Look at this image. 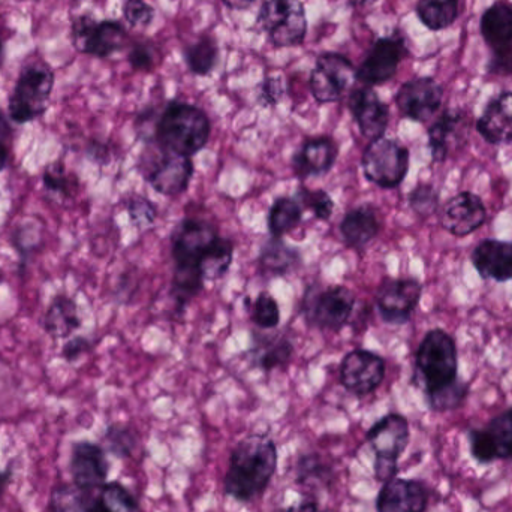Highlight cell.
<instances>
[{"label": "cell", "mask_w": 512, "mask_h": 512, "mask_svg": "<svg viewBox=\"0 0 512 512\" xmlns=\"http://www.w3.org/2000/svg\"><path fill=\"white\" fill-rule=\"evenodd\" d=\"M277 469V448L267 435H252L231 451L225 493L240 502L259 498L270 486Z\"/></svg>", "instance_id": "cell-1"}, {"label": "cell", "mask_w": 512, "mask_h": 512, "mask_svg": "<svg viewBox=\"0 0 512 512\" xmlns=\"http://www.w3.org/2000/svg\"><path fill=\"white\" fill-rule=\"evenodd\" d=\"M210 134L212 123L200 107L173 101L156 123L155 141L168 152L192 158L207 146Z\"/></svg>", "instance_id": "cell-2"}, {"label": "cell", "mask_w": 512, "mask_h": 512, "mask_svg": "<svg viewBox=\"0 0 512 512\" xmlns=\"http://www.w3.org/2000/svg\"><path fill=\"white\" fill-rule=\"evenodd\" d=\"M54 87V72L42 60H29L18 75L9 96L8 111L12 122L26 125L47 111Z\"/></svg>", "instance_id": "cell-3"}, {"label": "cell", "mask_w": 512, "mask_h": 512, "mask_svg": "<svg viewBox=\"0 0 512 512\" xmlns=\"http://www.w3.org/2000/svg\"><path fill=\"white\" fill-rule=\"evenodd\" d=\"M415 367L426 394L456 381L457 349L453 337L439 328L429 331L418 346Z\"/></svg>", "instance_id": "cell-4"}, {"label": "cell", "mask_w": 512, "mask_h": 512, "mask_svg": "<svg viewBox=\"0 0 512 512\" xmlns=\"http://www.w3.org/2000/svg\"><path fill=\"white\" fill-rule=\"evenodd\" d=\"M411 439L409 423L403 415L388 414L376 421L369 432L367 442L375 453V475L378 481H387L396 478L399 472V462L402 454L408 448Z\"/></svg>", "instance_id": "cell-5"}, {"label": "cell", "mask_w": 512, "mask_h": 512, "mask_svg": "<svg viewBox=\"0 0 512 512\" xmlns=\"http://www.w3.org/2000/svg\"><path fill=\"white\" fill-rule=\"evenodd\" d=\"M256 26L267 33L274 48L297 47L306 38V9L300 0H265L259 8Z\"/></svg>", "instance_id": "cell-6"}, {"label": "cell", "mask_w": 512, "mask_h": 512, "mask_svg": "<svg viewBox=\"0 0 512 512\" xmlns=\"http://www.w3.org/2000/svg\"><path fill=\"white\" fill-rule=\"evenodd\" d=\"M361 168L367 182L382 189L397 188L408 176L409 150L399 141L378 138L364 149Z\"/></svg>", "instance_id": "cell-7"}, {"label": "cell", "mask_w": 512, "mask_h": 512, "mask_svg": "<svg viewBox=\"0 0 512 512\" xmlns=\"http://www.w3.org/2000/svg\"><path fill=\"white\" fill-rule=\"evenodd\" d=\"M141 176L164 197H179L188 191L194 176V162L188 156L176 155L159 147V152L141 155Z\"/></svg>", "instance_id": "cell-8"}, {"label": "cell", "mask_w": 512, "mask_h": 512, "mask_svg": "<svg viewBox=\"0 0 512 512\" xmlns=\"http://www.w3.org/2000/svg\"><path fill=\"white\" fill-rule=\"evenodd\" d=\"M355 309V295L346 286L307 289L303 312L310 325L321 330L339 331L348 324Z\"/></svg>", "instance_id": "cell-9"}, {"label": "cell", "mask_w": 512, "mask_h": 512, "mask_svg": "<svg viewBox=\"0 0 512 512\" xmlns=\"http://www.w3.org/2000/svg\"><path fill=\"white\" fill-rule=\"evenodd\" d=\"M71 41L80 53L105 59L123 50L128 32L120 21H98L90 14H83L72 20Z\"/></svg>", "instance_id": "cell-10"}, {"label": "cell", "mask_w": 512, "mask_h": 512, "mask_svg": "<svg viewBox=\"0 0 512 512\" xmlns=\"http://www.w3.org/2000/svg\"><path fill=\"white\" fill-rule=\"evenodd\" d=\"M357 80V69L348 57L327 51L316 59L310 74V92L319 104L340 101Z\"/></svg>", "instance_id": "cell-11"}, {"label": "cell", "mask_w": 512, "mask_h": 512, "mask_svg": "<svg viewBox=\"0 0 512 512\" xmlns=\"http://www.w3.org/2000/svg\"><path fill=\"white\" fill-rule=\"evenodd\" d=\"M406 56L408 47L402 33L396 32L376 39L357 68V80L364 86H381L397 74Z\"/></svg>", "instance_id": "cell-12"}, {"label": "cell", "mask_w": 512, "mask_h": 512, "mask_svg": "<svg viewBox=\"0 0 512 512\" xmlns=\"http://www.w3.org/2000/svg\"><path fill=\"white\" fill-rule=\"evenodd\" d=\"M385 360L366 349L348 352L340 363V384L348 393L363 397L381 387L385 378Z\"/></svg>", "instance_id": "cell-13"}, {"label": "cell", "mask_w": 512, "mask_h": 512, "mask_svg": "<svg viewBox=\"0 0 512 512\" xmlns=\"http://www.w3.org/2000/svg\"><path fill=\"white\" fill-rule=\"evenodd\" d=\"M421 294L423 286L417 279H384L376 291L379 315L388 324H406L417 309Z\"/></svg>", "instance_id": "cell-14"}, {"label": "cell", "mask_w": 512, "mask_h": 512, "mask_svg": "<svg viewBox=\"0 0 512 512\" xmlns=\"http://www.w3.org/2000/svg\"><path fill=\"white\" fill-rule=\"evenodd\" d=\"M218 237V230L210 222L183 219L171 236V255L174 264L176 267L198 268L201 258Z\"/></svg>", "instance_id": "cell-15"}, {"label": "cell", "mask_w": 512, "mask_h": 512, "mask_svg": "<svg viewBox=\"0 0 512 512\" xmlns=\"http://www.w3.org/2000/svg\"><path fill=\"white\" fill-rule=\"evenodd\" d=\"M472 457L481 465L512 460V408L496 415L484 429L468 433Z\"/></svg>", "instance_id": "cell-16"}, {"label": "cell", "mask_w": 512, "mask_h": 512, "mask_svg": "<svg viewBox=\"0 0 512 512\" xmlns=\"http://www.w3.org/2000/svg\"><path fill=\"white\" fill-rule=\"evenodd\" d=\"M444 89L432 77L406 81L396 95L400 114L414 122L426 123L441 110Z\"/></svg>", "instance_id": "cell-17"}, {"label": "cell", "mask_w": 512, "mask_h": 512, "mask_svg": "<svg viewBox=\"0 0 512 512\" xmlns=\"http://www.w3.org/2000/svg\"><path fill=\"white\" fill-rule=\"evenodd\" d=\"M348 107L363 137L370 141L384 137L390 123V108L372 87L361 86L352 90Z\"/></svg>", "instance_id": "cell-18"}, {"label": "cell", "mask_w": 512, "mask_h": 512, "mask_svg": "<svg viewBox=\"0 0 512 512\" xmlns=\"http://www.w3.org/2000/svg\"><path fill=\"white\" fill-rule=\"evenodd\" d=\"M69 469L75 486L87 492L101 490L107 484L110 472L105 451L98 444L87 441L72 445Z\"/></svg>", "instance_id": "cell-19"}, {"label": "cell", "mask_w": 512, "mask_h": 512, "mask_svg": "<svg viewBox=\"0 0 512 512\" xmlns=\"http://www.w3.org/2000/svg\"><path fill=\"white\" fill-rule=\"evenodd\" d=\"M487 210L483 200L472 192H460L442 207L441 224L448 233L466 237L483 227Z\"/></svg>", "instance_id": "cell-20"}, {"label": "cell", "mask_w": 512, "mask_h": 512, "mask_svg": "<svg viewBox=\"0 0 512 512\" xmlns=\"http://www.w3.org/2000/svg\"><path fill=\"white\" fill-rule=\"evenodd\" d=\"M339 156L336 141L327 135L307 138L292 158L295 176L300 179L321 177L330 173Z\"/></svg>", "instance_id": "cell-21"}, {"label": "cell", "mask_w": 512, "mask_h": 512, "mask_svg": "<svg viewBox=\"0 0 512 512\" xmlns=\"http://www.w3.org/2000/svg\"><path fill=\"white\" fill-rule=\"evenodd\" d=\"M429 490L421 481L393 478L384 483L378 499V512H426Z\"/></svg>", "instance_id": "cell-22"}, {"label": "cell", "mask_w": 512, "mask_h": 512, "mask_svg": "<svg viewBox=\"0 0 512 512\" xmlns=\"http://www.w3.org/2000/svg\"><path fill=\"white\" fill-rule=\"evenodd\" d=\"M477 131L487 143H512V92H502L487 104L477 122Z\"/></svg>", "instance_id": "cell-23"}, {"label": "cell", "mask_w": 512, "mask_h": 512, "mask_svg": "<svg viewBox=\"0 0 512 512\" xmlns=\"http://www.w3.org/2000/svg\"><path fill=\"white\" fill-rule=\"evenodd\" d=\"M472 264L483 279L512 280V243L483 240L472 252Z\"/></svg>", "instance_id": "cell-24"}, {"label": "cell", "mask_w": 512, "mask_h": 512, "mask_svg": "<svg viewBox=\"0 0 512 512\" xmlns=\"http://www.w3.org/2000/svg\"><path fill=\"white\" fill-rule=\"evenodd\" d=\"M381 231V218L373 206H360L349 210L340 222V234L348 248L363 251Z\"/></svg>", "instance_id": "cell-25"}, {"label": "cell", "mask_w": 512, "mask_h": 512, "mask_svg": "<svg viewBox=\"0 0 512 512\" xmlns=\"http://www.w3.org/2000/svg\"><path fill=\"white\" fill-rule=\"evenodd\" d=\"M481 35L490 50L512 47V3L496 0L484 11L480 23Z\"/></svg>", "instance_id": "cell-26"}, {"label": "cell", "mask_w": 512, "mask_h": 512, "mask_svg": "<svg viewBox=\"0 0 512 512\" xmlns=\"http://www.w3.org/2000/svg\"><path fill=\"white\" fill-rule=\"evenodd\" d=\"M465 126V114L459 110H447L429 128V149L433 161L444 162L453 144L459 140Z\"/></svg>", "instance_id": "cell-27"}, {"label": "cell", "mask_w": 512, "mask_h": 512, "mask_svg": "<svg viewBox=\"0 0 512 512\" xmlns=\"http://www.w3.org/2000/svg\"><path fill=\"white\" fill-rule=\"evenodd\" d=\"M77 304L68 295H57L44 316V330L53 339H69L80 328Z\"/></svg>", "instance_id": "cell-28"}, {"label": "cell", "mask_w": 512, "mask_h": 512, "mask_svg": "<svg viewBox=\"0 0 512 512\" xmlns=\"http://www.w3.org/2000/svg\"><path fill=\"white\" fill-rule=\"evenodd\" d=\"M300 251L286 245L282 239L268 240L264 243L258 256L259 268L268 276H286L301 265Z\"/></svg>", "instance_id": "cell-29"}, {"label": "cell", "mask_w": 512, "mask_h": 512, "mask_svg": "<svg viewBox=\"0 0 512 512\" xmlns=\"http://www.w3.org/2000/svg\"><path fill=\"white\" fill-rule=\"evenodd\" d=\"M459 0H418L417 15L427 29L444 30L459 18Z\"/></svg>", "instance_id": "cell-30"}, {"label": "cell", "mask_w": 512, "mask_h": 512, "mask_svg": "<svg viewBox=\"0 0 512 512\" xmlns=\"http://www.w3.org/2000/svg\"><path fill=\"white\" fill-rule=\"evenodd\" d=\"M233 259L234 243L219 236L198 264L204 282H216L224 277L230 270Z\"/></svg>", "instance_id": "cell-31"}, {"label": "cell", "mask_w": 512, "mask_h": 512, "mask_svg": "<svg viewBox=\"0 0 512 512\" xmlns=\"http://www.w3.org/2000/svg\"><path fill=\"white\" fill-rule=\"evenodd\" d=\"M96 492H87L72 484H62L51 492L50 512H95Z\"/></svg>", "instance_id": "cell-32"}, {"label": "cell", "mask_w": 512, "mask_h": 512, "mask_svg": "<svg viewBox=\"0 0 512 512\" xmlns=\"http://www.w3.org/2000/svg\"><path fill=\"white\" fill-rule=\"evenodd\" d=\"M301 218H303V207L295 198H277L268 213V230L271 236L282 239L300 225Z\"/></svg>", "instance_id": "cell-33"}, {"label": "cell", "mask_w": 512, "mask_h": 512, "mask_svg": "<svg viewBox=\"0 0 512 512\" xmlns=\"http://www.w3.org/2000/svg\"><path fill=\"white\" fill-rule=\"evenodd\" d=\"M218 42L212 35H201L185 48V62L192 74L206 77L218 63Z\"/></svg>", "instance_id": "cell-34"}, {"label": "cell", "mask_w": 512, "mask_h": 512, "mask_svg": "<svg viewBox=\"0 0 512 512\" xmlns=\"http://www.w3.org/2000/svg\"><path fill=\"white\" fill-rule=\"evenodd\" d=\"M204 279L198 268L192 267H176L173 273V282H171V297L176 301L177 309L183 312L200 294L204 288Z\"/></svg>", "instance_id": "cell-35"}, {"label": "cell", "mask_w": 512, "mask_h": 512, "mask_svg": "<svg viewBox=\"0 0 512 512\" xmlns=\"http://www.w3.org/2000/svg\"><path fill=\"white\" fill-rule=\"evenodd\" d=\"M95 512H140V504L122 484L107 483L96 492Z\"/></svg>", "instance_id": "cell-36"}, {"label": "cell", "mask_w": 512, "mask_h": 512, "mask_svg": "<svg viewBox=\"0 0 512 512\" xmlns=\"http://www.w3.org/2000/svg\"><path fill=\"white\" fill-rule=\"evenodd\" d=\"M42 188L48 197L71 198L78 189V179L66 171L63 162L56 161L48 165L42 173Z\"/></svg>", "instance_id": "cell-37"}, {"label": "cell", "mask_w": 512, "mask_h": 512, "mask_svg": "<svg viewBox=\"0 0 512 512\" xmlns=\"http://www.w3.org/2000/svg\"><path fill=\"white\" fill-rule=\"evenodd\" d=\"M294 355V345L285 337H271L265 339L262 345L256 349V360L262 369L270 370L279 369L286 366Z\"/></svg>", "instance_id": "cell-38"}, {"label": "cell", "mask_w": 512, "mask_h": 512, "mask_svg": "<svg viewBox=\"0 0 512 512\" xmlns=\"http://www.w3.org/2000/svg\"><path fill=\"white\" fill-rule=\"evenodd\" d=\"M333 480V469L315 454H306L297 463V481L301 486L325 487Z\"/></svg>", "instance_id": "cell-39"}, {"label": "cell", "mask_w": 512, "mask_h": 512, "mask_svg": "<svg viewBox=\"0 0 512 512\" xmlns=\"http://www.w3.org/2000/svg\"><path fill=\"white\" fill-rule=\"evenodd\" d=\"M429 400L430 408L436 412L453 411V409L460 408L465 403L468 397V385L460 382L459 379L433 391V393L426 394Z\"/></svg>", "instance_id": "cell-40"}, {"label": "cell", "mask_w": 512, "mask_h": 512, "mask_svg": "<svg viewBox=\"0 0 512 512\" xmlns=\"http://www.w3.org/2000/svg\"><path fill=\"white\" fill-rule=\"evenodd\" d=\"M295 200L300 203L301 207H304V210H310L319 221H328L333 216L334 201L324 189L312 191V189L300 186L295 194Z\"/></svg>", "instance_id": "cell-41"}, {"label": "cell", "mask_w": 512, "mask_h": 512, "mask_svg": "<svg viewBox=\"0 0 512 512\" xmlns=\"http://www.w3.org/2000/svg\"><path fill=\"white\" fill-rule=\"evenodd\" d=\"M105 442H107L108 450L114 456L122 457V459L131 457L138 444L134 430L120 426V424L108 427L107 433H105Z\"/></svg>", "instance_id": "cell-42"}, {"label": "cell", "mask_w": 512, "mask_h": 512, "mask_svg": "<svg viewBox=\"0 0 512 512\" xmlns=\"http://www.w3.org/2000/svg\"><path fill=\"white\" fill-rule=\"evenodd\" d=\"M252 321L259 328L270 330L280 324V309L276 298L271 297L267 292H261L252 304Z\"/></svg>", "instance_id": "cell-43"}, {"label": "cell", "mask_w": 512, "mask_h": 512, "mask_svg": "<svg viewBox=\"0 0 512 512\" xmlns=\"http://www.w3.org/2000/svg\"><path fill=\"white\" fill-rule=\"evenodd\" d=\"M128 215L132 225L138 231H144L155 225L156 219H158V209L146 197L135 195V197L129 198Z\"/></svg>", "instance_id": "cell-44"}, {"label": "cell", "mask_w": 512, "mask_h": 512, "mask_svg": "<svg viewBox=\"0 0 512 512\" xmlns=\"http://www.w3.org/2000/svg\"><path fill=\"white\" fill-rule=\"evenodd\" d=\"M409 206L421 218L433 215L439 206L438 192L432 185H418L414 191L409 194Z\"/></svg>", "instance_id": "cell-45"}, {"label": "cell", "mask_w": 512, "mask_h": 512, "mask_svg": "<svg viewBox=\"0 0 512 512\" xmlns=\"http://www.w3.org/2000/svg\"><path fill=\"white\" fill-rule=\"evenodd\" d=\"M126 23L134 29L150 26L155 18V9L146 0H126L123 6Z\"/></svg>", "instance_id": "cell-46"}, {"label": "cell", "mask_w": 512, "mask_h": 512, "mask_svg": "<svg viewBox=\"0 0 512 512\" xmlns=\"http://www.w3.org/2000/svg\"><path fill=\"white\" fill-rule=\"evenodd\" d=\"M128 60L134 71L149 72L158 63V53L150 42H137L132 45Z\"/></svg>", "instance_id": "cell-47"}, {"label": "cell", "mask_w": 512, "mask_h": 512, "mask_svg": "<svg viewBox=\"0 0 512 512\" xmlns=\"http://www.w3.org/2000/svg\"><path fill=\"white\" fill-rule=\"evenodd\" d=\"M285 95V84L280 75H270L262 81L259 87V104L264 107H276Z\"/></svg>", "instance_id": "cell-48"}, {"label": "cell", "mask_w": 512, "mask_h": 512, "mask_svg": "<svg viewBox=\"0 0 512 512\" xmlns=\"http://www.w3.org/2000/svg\"><path fill=\"white\" fill-rule=\"evenodd\" d=\"M36 233L32 227L29 225H21L20 230L15 231L14 239H12V243H14L15 249H17L18 254H20L21 264L20 270H24L26 267L27 259L32 255L33 249L38 245V240H36Z\"/></svg>", "instance_id": "cell-49"}, {"label": "cell", "mask_w": 512, "mask_h": 512, "mask_svg": "<svg viewBox=\"0 0 512 512\" xmlns=\"http://www.w3.org/2000/svg\"><path fill=\"white\" fill-rule=\"evenodd\" d=\"M487 71L498 77H510L512 75V47L492 50Z\"/></svg>", "instance_id": "cell-50"}, {"label": "cell", "mask_w": 512, "mask_h": 512, "mask_svg": "<svg viewBox=\"0 0 512 512\" xmlns=\"http://www.w3.org/2000/svg\"><path fill=\"white\" fill-rule=\"evenodd\" d=\"M90 349H92V342H90V339H87V337H69L68 342L63 345L62 357L65 358L66 361H69V363H72V361H77L78 358L90 352Z\"/></svg>", "instance_id": "cell-51"}, {"label": "cell", "mask_w": 512, "mask_h": 512, "mask_svg": "<svg viewBox=\"0 0 512 512\" xmlns=\"http://www.w3.org/2000/svg\"><path fill=\"white\" fill-rule=\"evenodd\" d=\"M87 158L96 164L105 165L111 161V149L108 144L101 143V141H90L86 147Z\"/></svg>", "instance_id": "cell-52"}, {"label": "cell", "mask_w": 512, "mask_h": 512, "mask_svg": "<svg viewBox=\"0 0 512 512\" xmlns=\"http://www.w3.org/2000/svg\"><path fill=\"white\" fill-rule=\"evenodd\" d=\"M280 512H322V510L315 498L306 496L297 504L291 505V507L285 508V510Z\"/></svg>", "instance_id": "cell-53"}, {"label": "cell", "mask_w": 512, "mask_h": 512, "mask_svg": "<svg viewBox=\"0 0 512 512\" xmlns=\"http://www.w3.org/2000/svg\"><path fill=\"white\" fill-rule=\"evenodd\" d=\"M12 134H14V131H12L11 123H9L5 113L0 110V141L6 143V141L11 140Z\"/></svg>", "instance_id": "cell-54"}, {"label": "cell", "mask_w": 512, "mask_h": 512, "mask_svg": "<svg viewBox=\"0 0 512 512\" xmlns=\"http://www.w3.org/2000/svg\"><path fill=\"white\" fill-rule=\"evenodd\" d=\"M222 3L233 11H246L254 5L255 0H222Z\"/></svg>", "instance_id": "cell-55"}, {"label": "cell", "mask_w": 512, "mask_h": 512, "mask_svg": "<svg viewBox=\"0 0 512 512\" xmlns=\"http://www.w3.org/2000/svg\"><path fill=\"white\" fill-rule=\"evenodd\" d=\"M9 162V149L6 143L0 141V173L8 167Z\"/></svg>", "instance_id": "cell-56"}, {"label": "cell", "mask_w": 512, "mask_h": 512, "mask_svg": "<svg viewBox=\"0 0 512 512\" xmlns=\"http://www.w3.org/2000/svg\"><path fill=\"white\" fill-rule=\"evenodd\" d=\"M9 481V474L6 472H0V495H2L3 490H5L6 484Z\"/></svg>", "instance_id": "cell-57"}, {"label": "cell", "mask_w": 512, "mask_h": 512, "mask_svg": "<svg viewBox=\"0 0 512 512\" xmlns=\"http://www.w3.org/2000/svg\"><path fill=\"white\" fill-rule=\"evenodd\" d=\"M351 5L354 6H369L373 5V3L378 2V0H349Z\"/></svg>", "instance_id": "cell-58"}, {"label": "cell", "mask_w": 512, "mask_h": 512, "mask_svg": "<svg viewBox=\"0 0 512 512\" xmlns=\"http://www.w3.org/2000/svg\"><path fill=\"white\" fill-rule=\"evenodd\" d=\"M3 65V42L2 39H0V68H2Z\"/></svg>", "instance_id": "cell-59"}]
</instances>
